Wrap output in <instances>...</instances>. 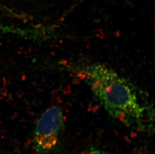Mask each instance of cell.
Wrapping results in <instances>:
<instances>
[{
  "mask_svg": "<svg viewBox=\"0 0 155 154\" xmlns=\"http://www.w3.org/2000/svg\"><path fill=\"white\" fill-rule=\"evenodd\" d=\"M83 72L91 92L110 116L128 126L141 122L144 109L129 80L103 64L87 66Z\"/></svg>",
  "mask_w": 155,
  "mask_h": 154,
  "instance_id": "1",
  "label": "cell"
},
{
  "mask_svg": "<svg viewBox=\"0 0 155 154\" xmlns=\"http://www.w3.org/2000/svg\"><path fill=\"white\" fill-rule=\"evenodd\" d=\"M64 126L62 109L53 106L41 115L37 123L33 143L35 150L41 154L51 153L58 145Z\"/></svg>",
  "mask_w": 155,
  "mask_h": 154,
  "instance_id": "2",
  "label": "cell"
},
{
  "mask_svg": "<svg viewBox=\"0 0 155 154\" xmlns=\"http://www.w3.org/2000/svg\"><path fill=\"white\" fill-rule=\"evenodd\" d=\"M0 33L9 34L29 40H39L43 36L42 30L38 28H21L0 23Z\"/></svg>",
  "mask_w": 155,
  "mask_h": 154,
  "instance_id": "3",
  "label": "cell"
},
{
  "mask_svg": "<svg viewBox=\"0 0 155 154\" xmlns=\"http://www.w3.org/2000/svg\"><path fill=\"white\" fill-rule=\"evenodd\" d=\"M81 154H110L104 150H101L95 148H90L85 150Z\"/></svg>",
  "mask_w": 155,
  "mask_h": 154,
  "instance_id": "4",
  "label": "cell"
}]
</instances>
